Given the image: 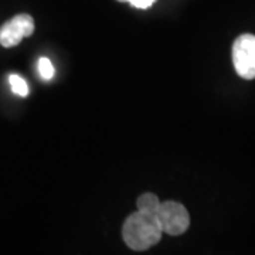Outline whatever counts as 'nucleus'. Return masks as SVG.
Instances as JSON below:
<instances>
[{
  "label": "nucleus",
  "mask_w": 255,
  "mask_h": 255,
  "mask_svg": "<svg viewBox=\"0 0 255 255\" xmlns=\"http://www.w3.org/2000/svg\"><path fill=\"white\" fill-rule=\"evenodd\" d=\"M34 31V20L28 14H17L0 27V44L14 47Z\"/></svg>",
  "instance_id": "20e7f679"
},
{
  "label": "nucleus",
  "mask_w": 255,
  "mask_h": 255,
  "mask_svg": "<svg viewBox=\"0 0 255 255\" xmlns=\"http://www.w3.org/2000/svg\"><path fill=\"white\" fill-rule=\"evenodd\" d=\"M159 207H160V201L153 193H145L137 199V211L147 213V214H156Z\"/></svg>",
  "instance_id": "39448f33"
},
{
  "label": "nucleus",
  "mask_w": 255,
  "mask_h": 255,
  "mask_svg": "<svg viewBox=\"0 0 255 255\" xmlns=\"http://www.w3.org/2000/svg\"><path fill=\"white\" fill-rule=\"evenodd\" d=\"M233 64L237 74L244 80L255 78V36L241 34L233 44Z\"/></svg>",
  "instance_id": "7ed1b4c3"
},
{
  "label": "nucleus",
  "mask_w": 255,
  "mask_h": 255,
  "mask_svg": "<svg viewBox=\"0 0 255 255\" xmlns=\"http://www.w3.org/2000/svg\"><path fill=\"white\" fill-rule=\"evenodd\" d=\"M128 1L136 9H147L155 3V0H128Z\"/></svg>",
  "instance_id": "6e6552de"
},
{
  "label": "nucleus",
  "mask_w": 255,
  "mask_h": 255,
  "mask_svg": "<svg viewBox=\"0 0 255 255\" xmlns=\"http://www.w3.org/2000/svg\"><path fill=\"white\" fill-rule=\"evenodd\" d=\"M163 233L169 236H180L187 231L190 226V216L186 207L176 201L160 203V207L156 213Z\"/></svg>",
  "instance_id": "f03ea898"
},
{
  "label": "nucleus",
  "mask_w": 255,
  "mask_h": 255,
  "mask_svg": "<svg viewBox=\"0 0 255 255\" xmlns=\"http://www.w3.org/2000/svg\"><path fill=\"white\" fill-rule=\"evenodd\" d=\"M10 87H11V91L14 92L18 97H27L28 95V85L27 82L24 81L20 75L16 74H11L9 77Z\"/></svg>",
  "instance_id": "423d86ee"
},
{
  "label": "nucleus",
  "mask_w": 255,
  "mask_h": 255,
  "mask_svg": "<svg viewBox=\"0 0 255 255\" xmlns=\"http://www.w3.org/2000/svg\"><path fill=\"white\" fill-rule=\"evenodd\" d=\"M37 67H38V74L41 75V78H44V80H51V78L54 77V65H53V63H51L47 57H41V58L38 60Z\"/></svg>",
  "instance_id": "0eeeda50"
},
{
  "label": "nucleus",
  "mask_w": 255,
  "mask_h": 255,
  "mask_svg": "<svg viewBox=\"0 0 255 255\" xmlns=\"http://www.w3.org/2000/svg\"><path fill=\"white\" fill-rule=\"evenodd\" d=\"M162 234L163 230L156 214H147L142 211L130 214L122 227V237L125 244L135 251H145L156 246L160 241Z\"/></svg>",
  "instance_id": "f257e3e1"
}]
</instances>
